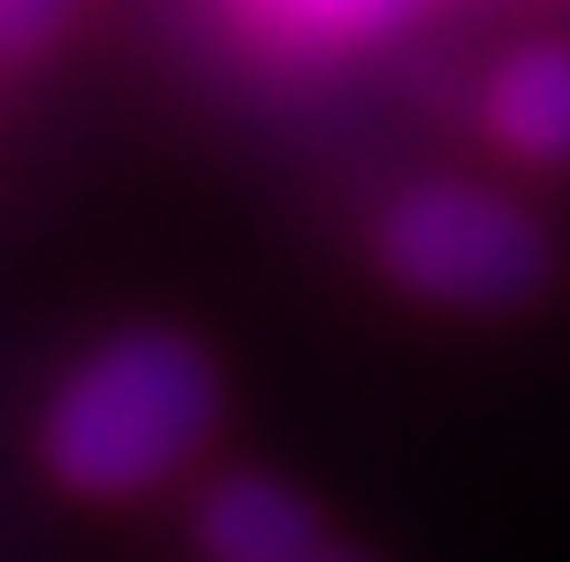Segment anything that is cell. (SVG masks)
Segmentation results:
<instances>
[{
	"label": "cell",
	"mask_w": 570,
	"mask_h": 562,
	"mask_svg": "<svg viewBox=\"0 0 570 562\" xmlns=\"http://www.w3.org/2000/svg\"><path fill=\"white\" fill-rule=\"evenodd\" d=\"M312 562H365V555H351V548H320Z\"/></svg>",
	"instance_id": "52a82bcc"
},
{
	"label": "cell",
	"mask_w": 570,
	"mask_h": 562,
	"mask_svg": "<svg viewBox=\"0 0 570 562\" xmlns=\"http://www.w3.org/2000/svg\"><path fill=\"white\" fill-rule=\"evenodd\" d=\"M198 548H206V562H312L320 555V524L282 479L236 472L220 486H206Z\"/></svg>",
	"instance_id": "3957f363"
},
{
	"label": "cell",
	"mask_w": 570,
	"mask_h": 562,
	"mask_svg": "<svg viewBox=\"0 0 570 562\" xmlns=\"http://www.w3.org/2000/svg\"><path fill=\"white\" fill-rule=\"evenodd\" d=\"M69 23V0H0V53H39Z\"/></svg>",
	"instance_id": "8992f818"
},
{
	"label": "cell",
	"mask_w": 570,
	"mask_h": 562,
	"mask_svg": "<svg viewBox=\"0 0 570 562\" xmlns=\"http://www.w3.org/2000/svg\"><path fill=\"white\" fill-rule=\"evenodd\" d=\"M487 137L532 160V168H563L570 160V46H525L487 77Z\"/></svg>",
	"instance_id": "277c9868"
},
{
	"label": "cell",
	"mask_w": 570,
	"mask_h": 562,
	"mask_svg": "<svg viewBox=\"0 0 570 562\" xmlns=\"http://www.w3.org/2000/svg\"><path fill=\"white\" fill-rule=\"evenodd\" d=\"M274 39L297 46H351V39H381L411 16V0H244Z\"/></svg>",
	"instance_id": "5b68a950"
},
{
	"label": "cell",
	"mask_w": 570,
	"mask_h": 562,
	"mask_svg": "<svg viewBox=\"0 0 570 562\" xmlns=\"http://www.w3.org/2000/svg\"><path fill=\"white\" fill-rule=\"evenodd\" d=\"M373 252L389 266L395 289L434 304H464V312H494V304H525L548 282V236L518 214L510 198H494L480 183H411L381 214Z\"/></svg>",
	"instance_id": "7a4b0ae2"
},
{
	"label": "cell",
	"mask_w": 570,
	"mask_h": 562,
	"mask_svg": "<svg viewBox=\"0 0 570 562\" xmlns=\"http://www.w3.org/2000/svg\"><path fill=\"white\" fill-rule=\"evenodd\" d=\"M220 418V381L206 349L168 335V327H137L99 343L53 388L46 403L39 448L61 486H77L91 502H130L145 486L176 479Z\"/></svg>",
	"instance_id": "6da1fadb"
}]
</instances>
